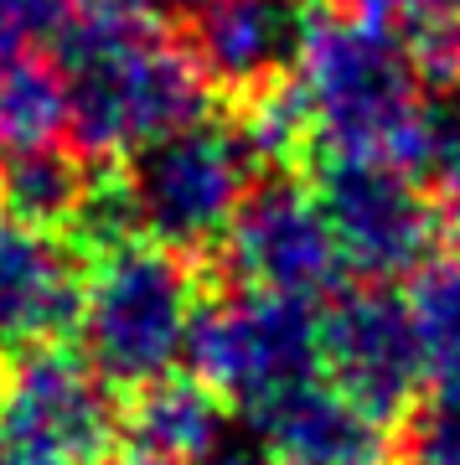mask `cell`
<instances>
[{
  "mask_svg": "<svg viewBox=\"0 0 460 465\" xmlns=\"http://www.w3.org/2000/svg\"><path fill=\"white\" fill-rule=\"evenodd\" d=\"M197 465H285V460L280 455H269L259 440H254V445H228V440H223V445H217L207 460H197Z\"/></svg>",
  "mask_w": 460,
  "mask_h": 465,
  "instance_id": "44dd1931",
  "label": "cell"
},
{
  "mask_svg": "<svg viewBox=\"0 0 460 465\" xmlns=\"http://www.w3.org/2000/svg\"><path fill=\"white\" fill-rule=\"evenodd\" d=\"M0 465H42V460H32L26 450H11V445H0Z\"/></svg>",
  "mask_w": 460,
  "mask_h": 465,
  "instance_id": "603a6c76",
  "label": "cell"
},
{
  "mask_svg": "<svg viewBox=\"0 0 460 465\" xmlns=\"http://www.w3.org/2000/svg\"><path fill=\"white\" fill-rule=\"evenodd\" d=\"M217 253L244 290L311 300V305L331 300L346 280L342 249L315 202V186L295 182V176H275V182L254 186L233 217V228L223 232Z\"/></svg>",
  "mask_w": 460,
  "mask_h": 465,
  "instance_id": "ba28073f",
  "label": "cell"
},
{
  "mask_svg": "<svg viewBox=\"0 0 460 465\" xmlns=\"http://www.w3.org/2000/svg\"><path fill=\"white\" fill-rule=\"evenodd\" d=\"M0 445L42 465H109L119 455V414L109 382L83 351L36 347L0 372Z\"/></svg>",
  "mask_w": 460,
  "mask_h": 465,
  "instance_id": "52a82bcc",
  "label": "cell"
},
{
  "mask_svg": "<svg viewBox=\"0 0 460 465\" xmlns=\"http://www.w3.org/2000/svg\"><path fill=\"white\" fill-rule=\"evenodd\" d=\"M63 11L67 0H0V57H16L36 36H52Z\"/></svg>",
  "mask_w": 460,
  "mask_h": 465,
  "instance_id": "ffe728a7",
  "label": "cell"
},
{
  "mask_svg": "<svg viewBox=\"0 0 460 465\" xmlns=\"http://www.w3.org/2000/svg\"><path fill=\"white\" fill-rule=\"evenodd\" d=\"M186 362L223 409H244V419L259 414L280 393L321 378V305L238 284L233 295L202 305Z\"/></svg>",
  "mask_w": 460,
  "mask_h": 465,
  "instance_id": "8992f818",
  "label": "cell"
},
{
  "mask_svg": "<svg viewBox=\"0 0 460 465\" xmlns=\"http://www.w3.org/2000/svg\"><path fill=\"white\" fill-rule=\"evenodd\" d=\"M315 202L326 213L346 274L367 284L414 280L445 253L450 223L425 171L388 155L315 161Z\"/></svg>",
  "mask_w": 460,
  "mask_h": 465,
  "instance_id": "5b68a950",
  "label": "cell"
},
{
  "mask_svg": "<svg viewBox=\"0 0 460 465\" xmlns=\"http://www.w3.org/2000/svg\"><path fill=\"white\" fill-rule=\"evenodd\" d=\"M207 295L192 259L150 238H125L94 253L78 290L83 357L109 388H150L171 378L186 351Z\"/></svg>",
  "mask_w": 460,
  "mask_h": 465,
  "instance_id": "3957f363",
  "label": "cell"
},
{
  "mask_svg": "<svg viewBox=\"0 0 460 465\" xmlns=\"http://www.w3.org/2000/svg\"><path fill=\"white\" fill-rule=\"evenodd\" d=\"M140 5H145L150 16H165V21H181V26H186L207 0H140Z\"/></svg>",
  "mask_w": 460,
  "mask_h": 465,
  "instance_id": "7402d4cb",
  "label": "cell"
},
{
  "mask_svg": "<svg viewBox=\"0 0 460 465\" xmlns=\"http://www.w3.org/2000/svg\"><path fill=\"white\" fill-rule=\"evenodd\" d=\"M78 290L67 238L0 213V357L52 347L78 321Z\"/></svg>",
  "mask_w": 460,
  "mask_h": 465,
  "instance_id": "7c38bea8",
  "label": "cell"
},
{
  "mask_svg": "<svg viewBox=\"0 0 460 465\" xmlns=\"http://www.w3.org/2000/svg\"><path fill=\"white\" fill-rule=\"evenodd\" d=\"M315 26V0H207L186 21V52L207 94L259 104L295 78Z\"/></svg>",
  "mask_w": 460,
  "mask_h": 465,
  "instance_id": "30bf717a",
  "label": "cell"
},
{
  "mask_svg": "<svg viewBox=\"0 0 460 465\" xmlns=\"http://www.w3.org/2000/svg\"><path fill=\"white\" fill-rule=\"evenodd\" d=\"M248 424L285 465H398V424L362 409L326 372L264 403Z\"/></svg>",
  "mask_w": 460,
  "mask_h": 465,
  "instance_id": "8fae6325",
  "label": "cell"
},
{
  "mask_svg": "<svg viewBox=\"0 0 460 465\" xmlns=\"http://www.w3.org/2000/svg\"><path fill=\"white\" fill-rule=\"evenodd\" d=\"M285 99L300 124V155H419L425 124V84L419 57L404 36L378 32L357 16H321L311 47L300 57Z\"/></svg>",
  "mask_w": 460,
  "mask_h": 465,
  "instance_id": "7a4b0ae2",
  "label": "cell"
},
{
  "mask_svg": "<svg viewBox=\"0 0 460 465\" xmlns=\"http://www.w3.org/2000/svg\"><path fill=\"white\" fill-rule=\"evenodd\" d=\"M88 186H94V171L83 166V155L63 145L5 155L0 161V213L21 217L32 228H47L57 238H73Z\"/></svg>",
  "mask_w": 460,
  "mask_h": 465,
  "instance_id": "5bb4252c",
  "label": "cell"
},
{
  "mask_svg": "<svg viewBox=\"0 0 460 465\" xmlns=\"http://www.w3.org/2000/svg\"><path fill=\"white\" fill-rule=\"evenodd\" d=\"M346 16L367 21L378 32H394V36H425L435 26V16L445 11V0H342Z\"/></svg>",
  "mask_w": 460,
  "mask_h": 465,
  "instance_id": "d6986e66",
  "label": "cell"
},
{
  "mask_svg": "<svg viewBox=\"0 0 460 465\" xmlns=\"http://www.w3.org/2000/svg\"><path fill=\"white\" fill-rule=\"evenodd\" d=\"M321 372L362 409L383 414L388 424H404L429 388L409 300L394 284H362L331 295V305L321 311Z\"/></svg>",
  "mask_w": 460,
  "mask_h": 465,
  "instance_id": "9c48e42d",
  "label": "cell"
},
{
  "mask_svg": "<svg viewBox=\"0 0 460 465\" xmlns=\"http://www.w3.org/2000/svg\"><path fill=\"white\" fill-rule=\"evenodd\" d=\"M63 134L67 99L57 84V67L32 52L0 57V161L42 145H63Z\"/></svg>",
  "mask_w": 460,
  "mask_h": 465,
  "instance_id": "9a60e30c",
  "label": "cell"
},
{
  "mask_svg": "<svg viewBox=\"0 0 460 465\" xmlns=\"http://www.w3.org/2000/svg\"><path fill=\"white\" fill-rule=\"evenodd\" d=\"M414 166L425 171L435 197L445 207V223L460 238V78L440 84L435 99H425V124H419V155Z\"/></svg>",
  "mask_w": 460,
  "mask_h": 465,
  "instance_id": "e0dca14e",
  "label": "cell"
},
{
  "mask_svg": "<svg viewBox=\"0 0 460 465\" xmlns=\"http://www.w3.org/2000/svg\"><path fill=\"white\" fill-rule=\"evenodd\" d=\"M264 150L248 119L192 114L125 155L119 186L130 202L135 232L176 253H207L223 243L238 207L259 186Z\"/></svg>",
  "mask_w": 460,
  "mask_h": 465,
  "instance_id": "277c9868",
  "label": "cell"
},
{
  "mask_svg": "<svg viewBox=\"0 0 460 465\" xmlns=\"http://www.w3.org/2000/svg\"><path fill=\"white\" fill-rule=\"evenodd\" d=\"M429 388H460V253H440L404 290ZM425 388V393H429Z\"/></svg>",
  "mask_w": 460,
  "mask_h": 465,
  "instance_id": "2e32d148",
  "label": "cell"
},
{
  "mask_svg": "<svg viewBox=\"0 0 460 465\" xmlns=\"http://www.w3.org/2000/svg\"><path fill=\"white\" fill-rule=\"evenodd\" d=\"M47 63L67 99V134L88 161H125L207 104L192 52L140 0H67Z\"/></svg>",
  "mask_w": 460,
  "mask_h": 465,
  "instance_id": "6da1fadb",
  "label": "cell"
},
{
  "mask_svg": "<svg viewBox=\"0 0 460 465\" xmlns=\"http://www.w3.org/2000/svg\"><path fill=\"white\" fill-rule=\"evenodd\" d=\"M404 465H460V388H429L398 434Z\"/></svg>",
  "mask_w": 460,
  "mask_h": 465,
  "instance_id": "ac0fdd59",
  "label": "cell"
},
{
  "mask_svg": "<svg viewBox=\"0 0 460 465\" xmlns=\"http://www.w3.org/2000/svg\"><path fill=\"white\" fill-rule=\"evenodd\" d=\"M223 399L197 378H171L140 388L119 419L125 465H197L223 445Z\"/></svg>",
  "mask_w": 460,
  "mask_h": 465,
  "instance_id": "4fadbf2b",
  "label": "cell"
}]
</instances>
